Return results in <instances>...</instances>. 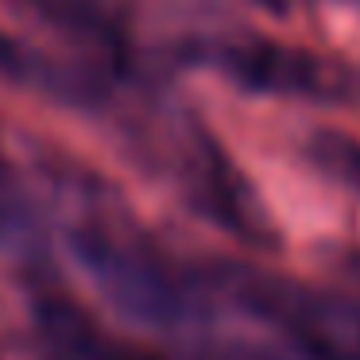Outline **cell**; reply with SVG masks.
Instances as JSON below:
<instances>
[{"instance_id": "1", "label": "cell", "mask_w": 360, "mask_h": 360, "mask_svg": "<svg viewBox=\"0 0 360 360\" xmlns=\"http://www.w3.org/2000/svg\"><path fill=\"white\" fill-rule=\"evenodd\" d=\"M233 74L259 89H283V94H337L326 66L298 51L259 47L248 55H233Z\"/></svg>"}, {"instance_id": "2", "label": "cell", "mask_w": 360, "mask_h": 360, "mask_svg": "<svg viewBox=\"0 0 360 360\" xmlns=\"http://www.w3.org/2000/svg\"><path fill=\"white\" fill-rule=\"evenodd\" d=\"M314 159L360 198V143L345 140V136H337V132H321L318 140H314Z\"/></svg>"}, {"instance_id": "3", "label": "cell", "mask_w": 360, "mask_h": 360, "mask_svg": "<svg viewBox=\"0 0 360 360\" xmlns=\"http://www.w3.org/2000/svg\"><path fill=\"white\" fill-rule=\"evenodd\" d=\"M12 221H16V198L8 190V174H4V159H0V236L8 229H16Z\"/></svg>"}, {"instance_id": "4", "label": "cell", "mask_w": 360, "mask_h": 360, "mask_svg": "<svg viewBox=\"0 0 360 360\" xmlns=\"http://www.w3.org/2000/svg\"><path fill=\"white\" fill-rule=\"evenodd\" d=\"M8 55H12V51H8V47H4V43H0V58H8Z\"/></svg>"}]
</instances>
